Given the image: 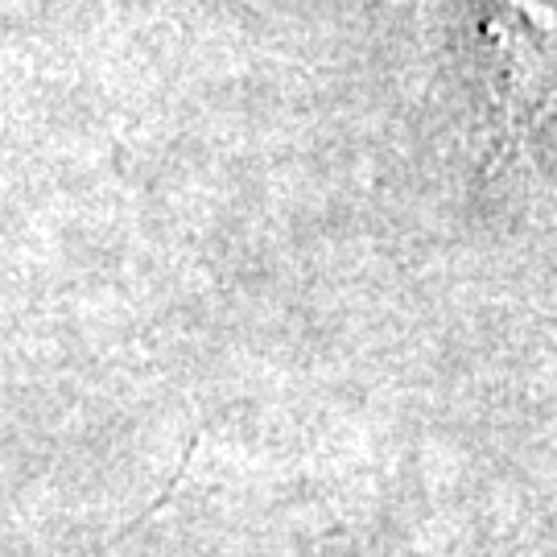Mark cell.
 Returning <instances> with one entry per match:
<instances>
[{"label": "cell", "instance_id": "cell-1", "mask_svg": "<svg viewBox=\"0 0 557 557\" xmlns=\"http://www.w3.org/2000/svg\"><path fill=\"white\" fill-rule=\"evenodd\" d=\"M479 29L496 62L499 149L541 116L557 71V0H475Z\"/></svg>", "mask_w": 557, "mask_h": 557}]
</instances>
